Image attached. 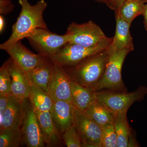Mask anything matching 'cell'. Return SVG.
Instances as JSON below:
<instances>
[{
    "label": "cell",
    "instance_id": "obj_31",
    "mask_svg": "<svg viewBox=\"0 0 147 147\" xmlns=\"http://www.w3.org/2000/svg\"><path fill=\"white\" fill-rule=\"evenodd\" d=\"M5 21L4 18L1 15L0 16V32L1 33L2 32L4 29L5 26Z\"/></svg>",
    "mask_w": 147,
    "mask_h": 147
},
{
    "label": "cell",
    "instance_id": "obj_34",
    "mask_svg": "<svg viewBox=\"0 0 147 147\" xmlns=\"http://www.w3.org/2000/svg\"><path fill=\"white\" fill-rule=\"evenodd\" d=\"M0 1H2V0H0Z\"/></svg>",
    "mask_w": 147,
    "mask_h": 147
},
{
    "label": "cell",
    "instance_id": "obj_8",
    "mask_svg": "<svg viewBox=\"0 0 147 147\" xmlns=\"http://www.w3.org/2000/svg\"><path fill=\"white\" fill-rule=\"evenodd\" d=\"M20 129L24 143L27 147L45 146L36 113L29 98L23 101V115Z\"/></svg>",
    "mask_w": 147,
    "mask_h": 147
},
{
    "label": "cell",
    "instance_id": "obj_22",
    "mask_svg": "<svg viewBox=\"0 0 147 147\" xmlns=\"http://www.w3.org/2000/svg\"><path fill=\"white\" fill-rule=\"evenodd\" d=\"M145 3L142 0H125L117 11L121 18L131 25L137 16L143 15Z\"/></svg>",
    "mask_w": 147,
    "mask_h": 147
},
{
    "label": "cell",
    "instance_id": "obj_33",
    "mask_svg": "<svg viewBox=\"0 0 147 147\" xmlns=\"http://www.w3.org/2000/svg\"><path fill=\"white\" fill-rule=\"evenodd\" d=\"M145 3H147V0H142Z\"/></svg>",
    "mask_w": 147,
    "mask_h": 147
},
{
    "label": "cell",
    "instance_id": "obj_28",
    "mask_svg": "<svg viewBox=\"0 0 147 147\" xmlns=\"http://www.w3.org/2000/svg\"><path fill=\"white\" fill-rule=\"evenodd\" d=\"M13 5L9 0L0 1L1 14H6L9 13L13 8Z\"/></svg>",
    "mask_w": 147,
    "mask_h": 147
},
{
    "label": "cell",
    "instance_id": "obj_9",
    "mask_svg": "<svg viewBox=\"0 0 147 147\" xmlns=\"http://www.w3.org/2000/svg\"><path fill=\"white\" fill-rule=\"evenodd\" d=\"M74 108V125L80 136L83 147H100L101 127L84 111L75 107Z\"/></svg>",
    "mask_w": 147,
    "mask_h": 147
},
{
    "label": "cell",
    "instance_id": "obj_26",
    "mask_svg": "<svg viewBox=\"0 0 147 147\" xmlns=\"http://www.w3.org/2000/svg\"><path fill=\"white\" fill-rule=\"evenodd\" d=\"M61 136L63 143L67 147H83L82 140L74 125L66 129Z\"/></svg>",
    "mask_w": 147,
    "mask_h": 147
},
{
    "label": "cell",
    "instance_id": "obj_12",
    "mask_svg": "<svg viewBox=\"0 0 147 147\" xmlns=\"http://www.w3.org/2000/svg\"><path fill=\"white\" fill-rule=\"evenodd\" d=\"M5 51L26 73L42 63L47 58L39 53H33L20 41L11 45Z\"/></svg>",
    "mask_w": 147,
    "mask_h": 147
},
{
    "label": "cell",
    "instance_id": "obj_25",
    "mask_svg": "<svg viewBox=\"0 0 147 147\" xmlns=\"http://www.w3.org/2000/svg\"><path fill=\"white\" fill-rule=\"evenodd\" d=\"M0 95L7 97L13 96L11 78L7 61L0 68Z\"/></svg>",
    "mask_w": 147,
    "mask_h": 147
},
{
    "label": "cell",
    "instance_id": "obj_16",
    "mask_svg": "<svg viewBox=\"0 0 147 147\" xmlns=\"http://www.w3.org/2000/svg\"><path fill=\"white\" fill-rule=\"evenodd\" d=\"M54 66L53 62L47 57L42 63L27 72L31 84L35 85L47 93Z\"/></svg>",
    "mask_w": 147,
    "mask_h": 147
},
{
    "label": "cell",
    "instance_id": "obj_7",
    "mask_svg": "<svg viewBox=\"0 0 147 147\" xmlns=\"http://www.w3.org/2000/svg\"><path fill=\"white\" fill-rule=\"evenodd\" d=\"M27 38L39 54L49 58L54 56L68 42L66 34H57L47 28L36 29Z\"/></svg>",
    "mask_w": 147,
    "mask_h": 147
},
{
    "label": "cell",
    "instance_id": "obj_1",
    "mask_svg": "<svg viewBox=\"0 0 147 147\" xmlns=\"http://www.w3.org/2000/svg\"><path fill=\"white\" fill-rule=\"evenodd\" d=\"M21 9L16 23L12 27V33L9 38L0 45L1 50H5L11 45L28 37L35 30L47 29L43 18V13L47 7L45 0H40L31 5L28 0H19Z\"/></svg>",
    "mask_w": 147,
    "mask_h": 147
},
{
    "label": "cell",
    "instance_id": "obj_30",
    "mask_svg": "<svg viewBox=\"0 0 147 147\" xmlns=\"http://www.w3.org/2000/svg\"><path fill=\"white\" fill-rule=\"evenodd\" d=\"M143 16L144 18V24L145 28L147 31V3L145 4L143 10Z\"/></svg>",
    "mask_w": 147,
    "mask_h": 147
},
{
    "label": "cell",
    "instance_id": "obj_4",
    "mask_svg": "<svg viewBox=\"0 0 147 147\" xmlns=\"http://www.w3.org/2000/svg\"><path fill=\"white\" fill-rule=\"evenodd\" d=\"M65 34L69 42L85 47H95L113 38L106 36L100 27L92 21L82 24L73 22Z\"/></svg>",
    "mask_w": 147,
    "mask_h": 147
},
{
    "label": "cell",
    "instance_id": "obj_5",
    "mask_svg": "<svg viewBox=\"0 0 147 147\" xmlns=\"http://www.w3.org/2000/svg\"><path fill=\"white\" fill-rule=\"evenodd\" d=\"M113 40V37L109 41L94 47H85L68 42L50 59L55 65L63 67L71 66L108 49Z\"/></svg>",
    "mask_w": 147,
    "mask_h": 147
},
{
    "label": "cell",
    "instance_id": "obj_17",
    "mask_svg": "<svg viewBox=\"0 0 147 147\" xmlns=\"http://www.w3.org/2000/svg\"><path fill=\"white\" fill-rule=\"evenodd\" d=\"M23 115V102L13 96H11L7 108L0 123V131L10 129L20 128Z\"/></svg>",
    "mask_w": 147,
    "mask_h": 147
},
{
    "label": "cell",
    "instance_id": "obj_11",
    "mask_svg": "<svg viewBox=\"0 0 147 147\" xmlns=\"http://www.w3.org/2000/svg\"><path fill=\"white\" fill-rule=\"evenodd\" d=\"M7 62L11 78L12 95L23 102L29 98L31 84L26 71L11 58Z\"/></svg>",
    "mask_w": 147,
    "mask_h": 147
},
{
    "label": "cell",
    "instance_id": "obj_27",
    "mask_svg": "<svg viewBox=\"0 0 147 147\" xmlns=\"http://www.w3.org/2000/svg\"><path fill=\"white\" fill-rule=\"evenodd\" d=\"M10 97L0 95V123L2 122L4 115L7 108Z\"/></svg>",
    "mask_w": 147,
    "mask_h": 147
},
{
    "label": "cell",
    "instance_id": "obj_10",
    "mask_svg": "<svg viewBox=\"0 0 147 147\" xmlns=\"http://www.w3.org/2000/svg\"><path fill=\"white\" fill-rule=\"evenodd\" d=\"M70 83L71 79L63 67L55 64L47 93L53 101L64 100L72 103Z\"/></svg>",
    "mask_w": 147,
    "mask_h": 147
},
{
    "label": "cell",
    "instance_id": "obj_24",
    "mask_svg": "<svg viewBox=\"0 0 147 147\" xmlns=\"http://www.w3.org/2000/svg\"><path fill=\"white\" fill-rule=\"evenodd\" d=\"M100 147H117V137L114 123H108L101 126Z\"/></svg>",
    "mask_w": 147,
    "mask_h": 147
},
{
    "label": "cell",
    "instance_id": "obj_20",
    "mask_svg": "<svg viewBox=\"0 0 147 147\" xmlns=\"http://www.w3.org/2000/svg\"><path fill=\"white\" fill-rule=\"evenodd\" d=\"M71 102L75 108L84 111L95 100L94 92L71 80Z\"/></svg>",
    "mask_w": 147,
    "mask_h": 147
},
{
    "label": "cell",
    "instance_id": "obj_14",
    "mask_svg": "<svg viewBox=\"0 0 147 147\" xmlns=\"http://www.w3.org/2000/svg\"><path fill=\"white\" fill-rule=\"evenodd\" d=\"M35 113L45 146H61L63 142L61 134L55 125L50 111Z\"/></svg>",
    "mask_w": 147,
    "mask_h": 147
},
{
    "label": "cell",
    "instance_id": "obj_29",
    "mask_svg": "<svg viewBox=\"0 0 147 147\" xmlns=\"http://www.w3.org/2000/svg\"><path fill=\"white\" fill-rule=\"evenodd\" d=\"M125 0H109L107 5L112 9L118 10Z\"/></svg>",
    "mask_w": 147,
    "mask_h": 147
},
{
    "label": "cell",
    "instance_id": "obj_23",
    "mask_svg": "<svg viewBox=\"0 0 147 147\" xmlns=\"http://www.w3.org/2000/svg\"><path fill=\"white\" fill-rule=\"evenodd\" d=\"M24 143L21 129L0 131V147H18Z\"/></svg>",
    "mask_w": 147,
    "mask_h": 147
},
{
    "label": "cell",
    "instance_id": "obj_19",
    "mask_svg": "<svg viewBox=\"0 0 147 147\" xmlns=\"http://www.w3.org/2000/svg\"><path fill=\"white\" fill-rule=\"evenodd\" d=\"M84 111L101 127L114 123L117 115L116 113L96 99Z\"/></svg>",
    "mask_w": 147,
    "mask_h": 147
},
{
    "label": "cell",
    "instance_id": "obj_32",
    "mask_svg": "<svg viewBox=\"0 0 147 147\" xmlns=\"http://www.w3.org/2000/svg\"><path fill=\"white\" fill-rule=\"evenodd\" d=\"M101 1H103V2L106 3V4H108V2H109V0H101Z\"/></svg>",
    "mask_w": 147,
    "mask_h": 147
},
{
    "label": "cell",
    "instance_id": "obj_21",
    "mask_svg": "<svg viewBox=\"0 0 147 147\" xmlns=\"http://www.w3.org/2000/svg\"><path fill=\"white\" fill-rule=\"evenodd\" d=\"M35 112L51 111L53 100L45 91L33 84H31V90L29 97Z\"/></svg>",
    "mask_w": 147,
    "mask_h": 147
},
{
    "label": "cell",
    "instance_id": "obj_6",
    "mask_svg": "<svg viewBox=\"0 0 147 147\" xmlns=\"http://www.w3.org/2000/svg\"><path fill=\"white\" fill-rule=\"evenodd\" d=\"M94 93L96 100L117 114L127 112L134 102L143 100L147 94V88L142 86L130 92L104 90Z\"/></svg>",
    "mask_w": 147,
    "mask_h": 147
},
{
    "label": "cell",
    "instance_id": "obj_3",
    "mask_svg": "<svg viewBox=\"0 0 147 147\" xmlns=\"http://www.w3.org/2000/svg\"><path fill=\"white\" fill-rule=\"evenodd\" d=\"M109 50V49H108ZM109 51V56L102 78L95 88L94 92L101 90L126 92L127 90L121 76L123 65L130 50Z\"/></svg>",
    "mask_w": 147,
    "mask_h": 147
},
{
    "label": "cell",
    "instance_id": "obj_2",
    "mask_svg": "<svg viewBox=\"0 0 147 147\" xmlns=\"http://www.w3.org/2000/svg\"><path fill=\"white\" fill-rule=\"evenodd\" d=\"M109 56L108 48L77 64L63 67L71 81L94 92L103 76Z\"/></svg>",
    "mask_w": 147,
    "mask_h": 147
},
{
    "label": "cell",
    "instance_id": "obj_13",
    "mask_svg": "<svg viewBox=\"0 0 147 147\" xmlns=\"http://www.w3.org/2000/svg\"><path fill=\"white\" fill-rule=\"evenodd\" d=\"M75 108L72 103L64 100L53 101L50 111L55 125L61 134L74 124Z\"/></svg>",
    "mask_w": 147,
    "mask_h": 147
},
{
    "label": "cell",
    "instance_id": "obj_18",
    "mask_svg": "<svg viewBox=\"0 0 147 147\" xmlns=\"http://www.w3.org/2000/svg\"><path fill=\"white\" fill-rule=\"evenodd\" d=\"M127 112L117 113L114 123V127L117 137V147L137 146L133 140L131 129L127 117Z\"/></svg>",
    "mask_w": 147,
    "mask_h": 147
},
{
    "label": "cell",
    "instance_id": "obj_15",
    "mask_svg": "<svg viewBox=\"0 0 147 147\" xmlns=\"http://www.w3.org/2000/svg\"><path fill=\"white\" fill-rule=\"evenodd\" d=\"M116 26L113 42L108 49L110 51L127 49L134 50L133 38L130 34V25L123 20L117 11H115Z\"/></svg>",
    "mask_w": 147,
    "mask_h": 147
}]
</instances>
